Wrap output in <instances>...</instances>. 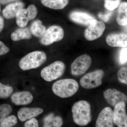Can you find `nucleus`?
Segmentation results:
<instances>
[{
  "label": "nucleus",
  "mask_w": 127,
  "mask_h": 127,
  "mask_svg": "<svg viewBox=\"0 0 127 127\" xmlns=\"http://www.w3.org/2000/svg\"><path fill=\"white\" fill-rule=\"evenodd\" d=\"M55 117V114L53 113H50L46 116L43 119V127H52V123Z\"/></svg>",
  "instance_id": "nucleus-27"
},
{
  "label": "nucleus",
  "mask_w": 127,
  "mask_h": 127,
  "mask_svg": "<svg viewBox=\"0 0 127 127\" xmlns=\"http://www.w3.org/2000/svg\"><path fill=\"white\" fill-rule=\"evenodd\" d=\"M4 26V18L0 16V33L2 31Z\"/></svg>",
  "instance_id": "nucleus-33"
},
{
  "label": "nucleus",
  "mask_w": 127,
  "mask_h": 127,
  "mask_svg": "<svg viewBox=\"0 0 127 127\" xmlns=\"http://www.w3.org/2000/svg\"><path fill=\"white\" fill-rule=\"evenodd\" d=\"M24 6V3L21 1H17L9 4L2 10L3 15L7 19L14 18L15 17L19 10L23 8Z\"/></svg>",
  "instance_id": "nucleus-17"
},
{
  "label": "nucleus",
  "mask_w": 127,
  "mask_h": 127,
  "mask_svg": "<svg viewBox=\"0 0 127 127\" xmlns=\"http://www.w3.org/2000/svg\"><path fill=\"white\" fill-rule=\"evenodd\" d=\"M41 1L46 7L54 10H61L68 5L69 0H41Z\"/></svg>",
  "instance_id": "nucleus-18"
},
{
  "label": "nucleus",
  "mask_w": 127,
  "mask_h": 127,
  "mask_svg": "<svg viewBox=\"0 0 127 127\" xmlns=\"http://www.w3.org/2000/svg\"><path fill=\"white\" fill-rule=\"evenodd\" d=\"M119 81L124 84H127V68L123 67L119 69L117 74Z\"/></svg>",
  "instance_id": "nucleus-25"
},
{
  "label": "nucleus",
  "mask_w": 127,
  "mask_h": 127,
  "mask_svg": "<svg viewBox=\"0 0 127 127\" xmlns=\"http://www.w3.org/2000/svg\"><path fill=\"white\" fill-rule=\"evenodd\" d=\"M17 0H0V3L2 4H6L10 2L15 1Z\"/></svg>",
  "instance_id": "nucleus-34"
},
{
  "label": "nucleus",
  "mask_w": 127,
  "mask_h": 127,
  "mask_svg": "<svg viewBox=\"0 0 127 127\" xmlns=\"http://www.w3.org/2000/svg\"><path fill=\"white\" fill-rule=\"evenodd\" d=\"M1 10V8L0 5V12Z\"/></svg>",
  "instance_id": "nucleus-36"
},
{
  "label": "nucleus",
  "mask_w": 127,
  "mask_h": 127,
  "mask_svg": "<svg viewBox=\"0 0 127 127\" xmlns=\"http://www.w3.org/2000/svg\"><path fill=\"white\" fill-rule=\"evenodd\" d=\"M92 63V58L89 55L84 54L80 56L72 63L71 74L77 76L85 73L91 66Z\"/></svg>",
  "instance_id": "nucleus-9"
},
{
  "label": "nucleus",
  "mask_w": 127,
  "mask_h": 127,
  "mask_svg": "<svg viewBox=\"0 0 127 127\" xmlns=\"http://www.w3.org/2000/svg\"><path fill=\"white\" fill-rule=\"evenodd\" d=\"M63 120L60 116L55 117L52 123V127H61L63 124Z\"/></svg>",
  "instance_id": "nucleus-30"
},
{
  "label": "nucleus",
  "mask_w": 127,
  "mask_h": 127,
  "mask_svg": "<svg viewBox=\"0 0 127 127\" xmlns=\"http://www.w3.org/2000/svg\"><path fill=\"white\" fill-rule=\"evenodd\" d=\"M106 41L112 47H127V35L124 33L110 34L107 36Z\"/></svg>",
  "instance_id": "nucleus-13"
},
{
  "label": "nucleus",
  "mask_w": 127,
  "mask_h": 127,
  "mask_svg": "<svg viewBox=\"0 0 127 127\" xmlns=\"http://www.w3.org/2000/svg\"><path fill=\"white\" fill-rule=\"evenodd\" d=\"M78 88L77 82L72 79L59 80L54 83L52 87L53 93L62 98L72 96L76 93Z\"/></svg>",
  "instance_id": "nucleus-2"
},
{
  "label": "nucleus",
  "mask_w": 127,
  "mask_h": 127,
  "mask_svg": "<svg viewBox=\"0 0 127 127\" xmlns=\"http://www.w3.org/2000/svg\"><path fill=\"white\" fill-rule=\"evenodd\" d=\"M70 19L76 23L83 26H88L95 18L93 16L84 12L75 11L69 15Z\"/></svg>",
  "instance_id": "nucleus-15"
},
{
  "label": "nucleus",
  "mask_w": 127,
  "mask_h": 127,
  "mask_svg": "<svg viewBox=\"0 0 127 127\" xmlns=\"http://www.w3.org/2000/svg\"><path fill=\"white\" fill-rule=\"evenodd\" d=\"M14 89L9 85H5L0 82V98H8L12 94Z\"/></svg>",
  "instance_id": "nucleus-22"
},
{
  "label": "nucleus",
  "mask_w": 127,
  "mask_h": 127,
  "mask_svg": "<svg viewBox=\"0 0 127 127\" xmlns=\"http://www.w3.org/2000/svg\"><path fill=\"white\" fill-rule=\"evenodd\" d=\"M37 13V8L33 4L30 5L27 9L22 8L16 15L17 25L21 28L25 27L27 25L29 21L35 18Z\"/></svg>",
  "instance_id": "nucleus-7"
},
{
  "label": "nucleus",
  "mask_w": 127,
  "mask_h": 127,
  "mask_svg": "<svg viewBox=\"0 0 127 127\" xmlns=\"http://www.w3.org/2000/svg\"><path fill=\"white\" fill-rule=\"evenodd\" d=\"M105 29L106 26L103 22L94 19L85 30L84 36L88 41L96 40L102 35Z\"/></svg>",
  "instance_id": "nucleus-8"
},
{
  "label": "nucleus",
  "mask_w": 127,
  "mask_h": 127,
  "mask_svg": "<svg viewBox=\"0 0 127 127\" xmlns=\"http://www.w3.org/2000/svg\"><path fill=\"white\" fill-rule=\"evenodd\" d=\"M12 111V107L9 104L5 103L0 105V124L9 116Z\"/></svg>",
  "instance_id": "nucleus-23"
},
{
  "label": "nucleus",
  "mask_w": 127,
  "mask_h": 127,
  "mask_svg": "<svg viewBox=\"0 0 127 127\" xmlns=\"http://www.w3.org/2000/svg\"><path fill=\"white\" fill-rule=\"evenodd\" d=\"M104 75V71L101 70L89 73L80 79V85L87 89L97 87L101 85Z\"/></svg>",
  "instance_id": "nucleus-5"
},
{
  "label": "nucleus",
  "mask_w": 127,
  "mask_h": 127,
  "mask_svg": "<svg viewBox=\"0 0 127 127\" xmlns=\"http://www.w3.org/2000/svg\"><path fill=\"white\" fill-rule=\"evenodd\" d=\"M33 97L28 91L16 92L11 95L12 102L17 106H25L30 104L32 102Z\"/></svg>",
  "instance_id": "nucleus-14"
},
{
  "label": "nucleus",
  "mask_w": 127,
  "mask_h": 127,
  "mask_svg": "<svg viewBox=\"0 0 127 127\" xmlns=\"http://www.w3.org/2000/svg\"><path fill=\"white\" fill-rule=\"evenodd\" d=\"M46 60L47 56L45 52L36 51L30 53L22 58L19 62V65L23 71L35 69L41 66Z\"/></svg>",
  "instance_id": "nucleus-3"
},
{
  "label": "nucleus",
  "mask_w": 127,
  "mask_h": 127,
  "mask_svg": "<svg viewBox=\"0 0 127 127\" xmlns=\"http://www.w3.org/2000/svg\"><path fill=\"white\" fill-rule=\"evenodd\" d=\"M117 22L121 26H125L127 24V2L120 3L118 6Z\"/></svg>",
  "instance_id": "nucleus-20"
},
{
  "label": "nucleus",
  "mask_w": 127,
  "mask_h": 127,
  "mask_svg": "<svg viewBox=\"0 0 127 127\" xmlns=\"http://www.w3.org/2000/svg\"><path fill=\"white\" fill-rule=\"evenodd\" d=\"M113 122L118 127H127L125 103L122 102L115 105L113 111Z\"/></svg>",
  "instance_id": "nucleus-10"
},
{
  "label": "nucleus",
  "mask_w": 127,
  "mask_h": 127,
  "mask_svg": "<svg viewBox=\"0 0 127 127\" xmlns=\"http://www.w3.org/2000/svg\"><path fill=\"white\" fill-rule=\"evenodd\" d=\"M64 34V31L61 27L56 25L51 26L46 30L41 37V43L44 45H50L62 40Z\"/></svg>",
  "instance_id": "nucleus-6"
},
{
  "label": "nucleus",
  "mask_w": 127,
  "mask_h": 127,
  "mask_svg": "<svg viewBox=\"0 0 127 127\" xmlns=\"http://www.w3.org/2000/svg\"><path fill=\"white\" fill-rule=\"evenodd\" d=\"M65 70L64 63L57 61L43 68L41 71V77L46 81L51 82L61 77Z\"/></svg>",
  "instance_id": "nucleus-4"
},
{
  "label": "nucleus",
  "mask_w": 127,
  "mask_h": 127,
  "mask_svg": "<svg viewBox=\"0 0 127 127\" xmlns=\"http://www.w3.org/2000/svg\"><path fill=\"white\" fill-rule=\"evenodd\" d=\"M120 2L113 1L105 0L104 7L107 10L112 11L118 7Z\"/></svg>",
  "instance_id": "nucleus-26"
},
{
  "label": "nucleus",
  "mask_w": 127,
  "mask_h": 127,
  "mask_svg": "<svg viewBox=\"0 0 127 127\" xmlns=\"http://www.w3.org/2000/svg\"><path fill=\"white\" fill-rule=\"evenodd\" d=\"M10 49L5 45L4 43L0 41V56L5 55L9 52Z\"/></svg>",
  "instance_id": "nucleus-31"
},
{
  "label": "nucleus",
  "mask_w": 127,
  "mask_h": 127,
  "mask_svg": "<svg viewBox=\"0 0 127 127\" xmlns=\"http://www.w3.org/2000/svg\"><path fill=\"white\" fill-rule=\"evenodd\" d=\"M17 119L14 115L8 116L0 124V127H11L17 124Z\"/></svg>",
  "instance_id": "nucleus-24"
},
{
  "label": "nucleus",
  "mask_w": 127,
  "mask_h": 127,
  "mask_svg": "<svg viewBox=\"0 0 127 127\" xmlns=\"http://www.w3.org/2000/svg\"><path fill=\"white\" fill-rule=\"evenodd\" d=\"M112 12H110L106 13L104 15H102L101 14H100L98 15V16L102 20L106 22L108 21L109 20V18L111 17V16H112Z\"/></svg>",
  "instance_id": "nucleus-32"
},
{
  "label": "nucleus",
  "mask_w": 127,
  "mask_h": 127,
  "mask_svg": "<svg viewBox=\"0 0 127 127\" xmlns=\"http://www.w3.org/2000/svg\"><path fill=\"white\" fill-rule=\"evenodd\" d=\"M43 112V109L40 108L23 107L19 109L17 116L19 120L25 122L39 116Z\"/></svg>",
  "instance_id": "nucleus-16"
},
{
  "label": "nucleus",
  "mask_w": 127,
  "mask_h": 127,
  "mask_svg": "<svg viewBox=\"0 0 127 127\" xmlns=\"http://www.w3.org/2000/svg\"><path fill=\"white\" fill-rule=\"evenodd\" d=\"M31 37V32L27 28L22 27L17 29L13 32L11 35L12 40L14 41L24 39H29Z\"/></svg>",
  "instance_id": "nucleus-19"
},
{
  "label": "nucleus",
  "mask_w": 127,
  "mask_h": 127,
  "mask_svg": "<svg viewBox=\"0 0 127 127\" xmlns=\"http://www.w3.org/2000/svg\"><path fill=\"white\" fill-rule=\"evenodd\" d=\"M26 127H39V123L36 119L32 118L27 121L25 124Z\"/></svg>",
  "instance_id": "nucleus-29"
},
{
  "label": "nucleus",
  "mask_w": 127,
  "mask_h": 127,
  "mask_svg": "<svg viewBox=\"0 0 127 127\" xmlns=\"http://www.w3.org/2000/svg\"><path fill=\"white\" fill-rule=\"evenodd\" d=\"M46 30L45 26L39 20L34 21L31 27V33L35 36L41 38L43 35Z\"/></svg>",
  "instance_id": "nucleus-21"
},
{
  "label": "nucleus",
  "mask_w": 127,
  "mask_h": 127,
  "mask_svg": "<svg viewBox=\"0 0 127 127\" xmlns=\"http://www.w3.org/2000/svg\"><path fill=\"white\" fill-rule=\"evenodd\" d=\"M74 122L79 126L88 125L92 120L91 106L89 103L84 100L76 102L72 109Z\"/></svg>",
  "instance_id": "nucleus-1"
},
{
  "label": "nucleus",
  "mask_w": 127,
  "mask_h": 127,
  "mask_svg": "<svg viewBox=\"0 0 127 127\" xmlns=\"http://www.w3.org/2000/svg\"><path fill=\"white\" fill-rule=\"evenodd\" d=\"M103 96L111 106L114 107L118 103H126L127 97L125 94L114 89H108L103 92Z\"/></svg>",
  "instance_id": "nucleus-12"
},
{
  "label": "nucleus",
  "mask_w": 127,
  "mask_h": 127,
  "mask_svg": "<svg viewBox=\"0 0 127 127\" xmlns=\"http://www.w3.org/2000/svg\"><path fill=\"white\" fill-rule=\"evenodd\" d=\"M113 111L109 107L104 108L100 112L96 121V127H113Z\"/></svg>",
  "instance_id": "nucleus-11"
},
{
  "label": "nucleus",
  "mask_w": 127,
  "mask_h": 127,
  "mask_svg": "<svg viewBox=\"0 0 127 127\" xmlns=\"http://www.w3.org/2000/svg\"><path fill=\"white\" fill-rule=\"evenodd\" d=\"M127 48L124 47L120 51L119 56V61L120 64H124L127 62Z\"/></svg>",
  "instance_id": "nucleus-28"
},
{
  "label": "nucleus",
  "mask_w": 127,
  "mask_h": 127,
  "mask_svg": "<svg viewBox=\"0 0 127 127\" xmlns=\"http://www.w3.org/2000/svg\"><path fill=\"white\" fill-rule=\"evenodd\" d=\"M104 0L113 1H118L121 2V0Z\"/></svg>",
  "instance_id": "nucleus-35"
}]
</instances>
